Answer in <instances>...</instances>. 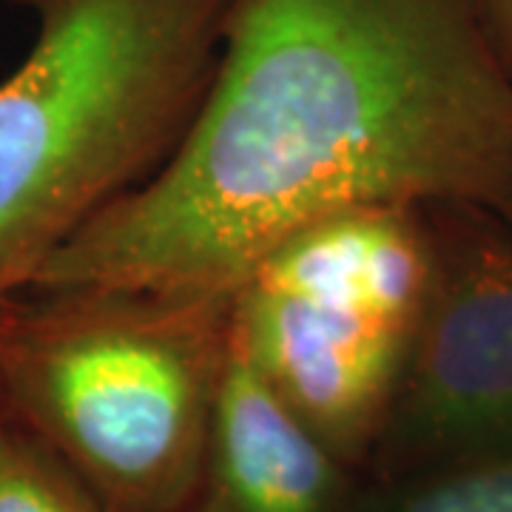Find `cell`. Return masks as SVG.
Instances as JSON below:
<instances>
[{
    "mask_svg": "<svg viewBox=\"0 0 512 512\" xmlns=\"http://www.w3.org/2000/svg\"><path fill=\"white\" fill-rule=\"evenodd\" d=\"M476 9L498 63L512 83V0H476Z\"/></svg>",
    "mask_w": 512,
    "mask_h": 512,
    "instance_id": "9",
    "label": "cell"
},
{
    "mask_svg": "<svg viewBox=\"0 0 512 512\" xmlns=\"http://www.w3.org/2000/svg\"><path fill=\"white\" fill-rule=\"evenodd\" d=\"M399 202L512 220V83L476 0H234L171 157L29 288L231 293L302 225Z\"/></svg>",
    "mask_w": 512,
    "mask_h": 512,
    "instance_id": "1",
    "label": "cell"
},
{
    "mask_svg": "<svg viewBox=\"0 0 512 512\" xmlns=\"http://www.w3.org/2000/svg\"><path fill=\"white\" fill-rule=\"evenodd\" d=\"M0 512H117L0 402Z\"/></svg>",
    "mask_w": 512,
    "mask_h": 512,
    "instance_id": "7",
    "label": "cell"
},
{
    "mask_svg": "<svg viewBox=\"0 0 512 512\" xmlns=\"http://www.w3.org/2000/svg\"><path fill=\"white\" fill-rule=\"evenodd\" d=\"M387 512H512V441L407 470Z\"/></svg>",
    "mask_w": 512,
    "mask_h": 512,
    "instance_id": "8",
    "label": "cell"
},
{
    "mask_svg": "<svg viewBox=\"0 0 512 512\" xmlns=\"http://www.w3.org/2000/svg\"><path fill=\"white\" fill-rule=\"evenodd\" d=\"M433 282L376 456L396 470L512 441V220L427 205Z\"/></svg>",
    "mask_w": 512,
    "mask_h": 512,
    "instance_id": "5",
    "label": "cell"
},
{
    "mask_svg": "<svg viewBox=\"0 0 512 512\" xmlns=\"http://www.w3.org/2000/svg\"><path fill=\"white\" fill-rule=\"evenodd\" d=\"M231 293L26 288L0 302V402L117 512H191Z\"/></svg>",
    "mask_w": 512,
    "mask_h": 512,
    "instance_id": "3",
    "label": "cell"
},
{
    "mask_svg": "<svg viewBox=\"0 0 512 512\" xmlns=\"http://www.w3.org/2000/svg\"><path fill=\"white\" fill-rule=\"evenodd\" d=\"M427 205L308 222L231 291V339L348 467L376 456L433 282Z\"/></svg>",
    "mask_w": 512,
    "mask_h": 512,
    "instance_id": "4",
    "label": "cell"
},
{
    "mask_svg": "<svg viewBox=\"0 0 512 512\" xmlns=\"http://www.w3.org/2000/svg\"><path fill=\"white\" fill-rule=\"evenodd\" d=\"M348 470L231 339L191 512H339Z\"/></svg>",
    "mask_w": 512,
    "mask_h": 512,
    "instance_id": "6",
    "label": "cell"
},
{
    "mask_svg": "<svg viewBox=\"0 0 512 512\" xmlns=\"http://www.w3.org/2000/svg\"><path fill=\"white\" fill-rule=\"evenodd\" d=\"M32 43L0 80V302L171 157L234 0H3Z\"/></svg>",
    "mask_w": 512,
    "mask_h": 512,
    "instance_id": "2",
    "label": "cell"
}]
</instances>
